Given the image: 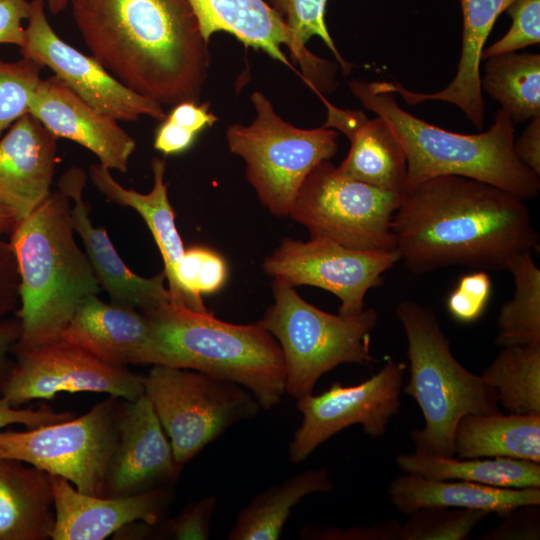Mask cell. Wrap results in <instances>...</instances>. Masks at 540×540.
I'll return each instance as SVG.
<instances>
[{
    "label": "cell",
    "instance_id": "cell-1",
    "mask_svg": "<svg viewBox=\"0 0 540 540\" xmlns=\"http://www.w3.org/2000/svg\"><path fill=\"white\" fill-rule=\"evenodd\" d=\"M395 250L414 273L453 265L506 270L539 249L526 201L491 184L439 176L405 192L392 219Z\"/></svg>",
    "mask_w": 540,
    "mask_h": 540
},
{
    "label": "cell",
    "instance_id": "cell-2",
    "mask_svg": "<svg viewBox=\"0 0 540 540\" xmlns=\"http://www.w3.org/2000/svg\"><path fill=\"white\" fill-rule=\"evenodd\" d=\"M92 56L163 105L198 103L210 54L187 0H69Z\"/></svg>",
    "mask_w": 540,
    "mask_h": 540
},
{
    "label": "cell",
    "instance_id": "cell-3",
    "mask_svg": "<svg viewBox=\"0 0 540 540\" xmlns=\"http://www.w3.org/2000/svg\"><path fill=\"white\" fill-rule=\"evenodd\" d=\"M71 199L61 190L10 233L19 276L16 311L21 335L13 349L59 340L80 303L101 290L93 267L74 237Z\"/></svg>",
    "mask_w": 540,
    "mask_h": 540
},
{
    "label": "cell",
    "instance_id": "cell-4",
    "mask_svg": "<svg viewBox=\"0 0 540 540\" xmlns=\"http://www.w3.org/2000/svg\"><path fill=\"white\" fill-rule=\"evenodd\" d=\"M349 87L400 142L407 163L406 192L427 180L455 175L491 184L524 201L538 196L539 175L517 158L514 122L502 108L486 132L461 134L417 118L403 110L392 93L373 91L368 82L352 80Z\"/></svg>",
    "mask_w": 540,
    "mask_h": 540
},
{
    "label": "cell",
    "instance_id": "cell-5",
    "mask_svg": "<svg viewBox=\"0 0 540 540\" xmlns=\"http://www.w3.org/2000/svg\"><path fill=\"white\" fill-rule=\"evenodd\" d=\"M149 323L155 365L202 372L237 383L262 409L285 394V364L277 340L257 323L232 324L212 312L166 303L142 312Z\"/></svg>",
    "mask_w": 540,
    "mask_h": 540
},
{
    "label": "cell",
    "instance_id": "cell-6",
    "mask_svg": "<svg viewBox=\"0 0 540 540\" xmlns=\"http://www.w3.org/2000/svg\"><path fill=\"white\" fill-rule=\"evenodd\" d=\"M395 312L407 339L410 379L403 392L415 400L425 421L410 434L415 452L454 456L459 420L468 414L498 413L496 390L453 356L433 309L403 300Z\"/></svg>",
    "mask_w": 540,
    "mask_h": 540
},
{
    "label": "cell",
    "instance_id": "cell-7",
    "mask_svg": "<svg viewBox=\"0 0 540 540\" xmlns=\"http://www.w3.org/2000/svg\"><path fill=\"white\" fill-rule=\"evenodd\" d=\"M274 303L257 324L278 342L285 364V393L300 399L313 393L323 374L345 363L368 365L371 333L377 325L374 308L350 316L325 312L273 280Z\"/></svg>",
    "mask_w": 540,
    "mask_h": 540
},
{
    "label": "cell",
    "instance_id": "cell-8",
    "mask_svg": "<svg viewBox=\"0 0 540 540\" xmlns=\"http://www.w3.org/2000/svg\"><path fill=\"white\" fill-rule=\"evenodd\" d=\"M251 101L256 117L248 126L227 128L229 150L245 161L247 180L262 205L276 217L289 216L309 172L336 154L339 133L331 128L293 126L275 113L261 92H254Z\"/></svg>",
    "mask_w": 540,
    "mask_h": 540
},
{
    "label": "cell",
    "instance_id": "cell-9",
    "mask_svg": "<svg viewBox=\"0 0 540 540\" xmlns=\"http://www.w3.org/2000/svg\"><path fill=\"white\" fill-rule=\"evenodd\" d=\"M144 393L182 466L261 409L252 393L237 383L167 365H153L144 376Z\"/></svg>",
    "mask_w": 540,
    "mask_h": 540
},
{
    "label": "cell",
    "instance_id": "cell-10",
    "mask_svg": "<svg viewBox=\"0 0 540 540\" xmlns=\"http://www.w3.org/2000/svg\"><path fill=\"white\" fill-rule=\"evenodd\" d=\"M124 401L109 395L79 417L26 431L0 430V459L20 460L65 478L82 493L104 496Z\"/></svg>",
    "mask_w": 540,
    "mask_h": 540
},
{
    "label": "cell",
    "instance_id": "cell-11",
    "mask_svg": "<svg viewBox=\"0 0 540 540\" xmlns=\"http://www.w3.org/2000/svg\"><path fill=\"white\" fill-rule=\"evenodd\" d=\"M403 196L346 177L325 160L304 179L289 216L311 238L357 250L390 251L395 250L392 219Z\"/></svg>",
    "mask_w": 540,
    "mask_h": 540
},
{
    "label": "cell",
    "instance_id": "cell-12",
    "mask_svg": "<svg viewBox=\"0 0 540 540\" xmlns=\"http://www.w3.org/2000/svg\"><path fill=\"white\" fill-rule=\"evenodd\" d=\"M405 371L404 362L389 359L361 383L345 386L335 382L319 395L297 399L302 420L289 442L290 462L306 460L321 444L352 425H361L371 437L384 435L400 410Z\"/></svg>",
    "mask_w": 540,
    "mask_h": 540
},
{
    "label": "cell",
    "instance_id": "cell-13",
    "mask_svg": "<svg viewBox=\"0 0 540 540\" xmlns=\"http://www.w3.org/2000/svg\"><path fill=\"white\" fill-rule=\"evenodd\" d=\"M400 260L396 250H357L327 238L301 242L285 237L265 258L263 271L289 286L308 285L336 295L338 314L364 309V297L383 282V274Z\"/></svg>",
    "mask_w": 540,
    "mask_h": 540
},
{
    "label": "cell",
    "instance_id": "cell-14",
    "mask_svg": "<svg viewBox=\"0 0 540 540\" xmlns=\"http://www.w3.org/2000/svg\"><path fill=\"white\" fill-rule=\"evenodd\" d=\"M13 367L2 396L13 407L58 393L96 392L133 401L144 394V376L112 366L83 349L57 340L30 349H13Z\"/></svg>",
    "mask_w": 540,
    "mask_h": 540
},
{
    "label": "cell",
    "instance_id": "cell-15",
    "mask_svg": "<svg viewBox=\"0 0 540 540\" xmlns=\"http://www.w3.org/2000/svg\"><path fill=\"white\" fill-rule=\"evenodd\" d=\"M45 0H31L22 57L49 67L57 78L91 107L117 121L142 115L163 121V106L126 87L93 56L62 40L48 22Z\"/></svg>",
    "mask_w": 540,
    "mask_h": 540
},
{
    "label": "cell",
    "instance_id": "cell-16",
    "mask_svg": "<svg viewBox=\"0 0 540 540\" xmlns=\"http://www.w3.org/2000/svg\"><path fill=\"white\" fill-rule=\"evenodd\" d=\"M187 1L207 42L213 33L225 31L297 72L281 49L286 45L291 58L301 65L302 79L308 86L319 92L333 87V64L299 46L283 17L264 0Z\"/></svg>",
    "mask_w": 540,
    "mask_h": 540
},
{
    "label": "cell",
    "instance_id": "cell-17",
    "mask_svg": "<svg viewBox=\"0 0 540 540\" xmlns=\"http://www.w3.org/2000/svg\"><path fill=\"white\" fill-rule=\"evenodd\" d=\"M182 467L145 393L136 400H125L104 496H129L168 486L178 478Z\"/></svg>",
    "mask_w": 540,
    "mask_h": 540
},
{
    "label": "cell",
    "instance_id": "cell-18",
    "mask_svg": "<svg viewBox=\"0 0 540 540\" xmlns=\"http://www.w3.org/2000/svg\"><path fill=\"white\" fill-rule=\"evenodd\" d=\"M29 113L55 137L91 151L106 168L127 171L135 140L117 120L91 107L56 76L40 80Z\"/></svg>",
    "mask_w": 540,
    "mask_h": 540
},
{
    "label": "cell",
    "instance_id": "cell-19",
    "mask_svg": "<svg viewBox=\"0 0 540 540\" xmlns=\"http://www.w3.org/2000/svg\"><path fill=\"white\" fill-rule=\"evenodd\" d=\"M55 526L53 540H103L137 521L156 526L171 494L168 486L122 497L88 495L51 475Z\"/></svg>",
    "mask_w": 540,
    "mask_h": 540
},
{
    "label": "cell",
    "instance_id": "cell-20",
    "mask_svg": "<svg viewBox=\"0 0 540 540\" xmlns=\"http://www.w3.org/2000/svg\"><path fill=\"white\" fill-rule=\"evenodd\" d=\"M86 178L83 169L72 167L59 179L58 189L73 201L71 217L74 231L83 242L101 289L109 294L111 303L141 312L171 303L163 271L152 278L135 274L117 253L106 230L93 226L83 200Z\"/></svg>",
    "mask_w": 540,
    "mask_h": 540
},
{
    "label": "cell",
    "instance_id": "cell-21",
    "mask_svg": "<svg viewBox=\"0 0 540 540\" xmlns=\"http://www.w3.org/2000/svg\"><path fill=\"white\" fill-rule=\"evenodd\" d=\"M56 152L57 137L30 113L0 138V205L17 222L31 215L51 194Z\"/></svg>",
    "mask_w": 540,
    "mask_h": 540
},
{
    "label": "cell",
    "instance_id": "cell-22",
    "mask_svg": "<svg viewBox=\"0 0 540 540\" xmlns=\"http://www.w3.org/2000/svg\"><path fill=\"white\" fill-rule=\"evenodd\" d=\"M59 340L112 366L156 364L146 316L139 310L90 295L77 307Z\"/></svg>",
    "mask_w": 540,
    "mask_h": 540
},
{
    "label": "cell",
    "instance_id": "cell-23",
    "mask_svg": "<svg viewBox=\"0 0 540 540\" xmlns=\"http://www.w3.org/2000/svg\"><path fill=\"white\" fill-rule=\"evenodd\" d=\"M459 1L463 21L461 56L456 75L445 88L434 93H419L396 82H368V85L376 92L398 93L410 105L427 100L453 104L481 130L485 108L480 77L481 54L498 16L515 0Z\"/></svg>",
    "mask_w": 540,
    "mask_h": 540
},
{
    "label": "cell",
    "instance_id": "cell-24",
    "mask_svg": "<svg viewBox=\"0 0 540 540\" xmlns=\"http://www.w3.org/2000/svg\"><path fill=\"white\" fill-rule=\"evenodd\" d=\"M327 111L322 127L342 132L350 141L347 157L337 166L346 177L382 190L405 194L407 163L404 150L379 116L369 119L361 110L341 109L319 92Z\"/></svg>",
    "mask_w": 540,
    "mask_h": 540
},
{
    "label": "cell",
    "instance_id": "cell-25",
    "mask_svg": "<svg viewBox=\"0 0 540 540\" xmlns=\"http://www.w3.org/2000/svg\"><path fill=\"white\" fill-rule=\"evenodd\" d=\"M151 168L154 183L152 190L146 194L124 188L114 179L110 169L100 163L90 166L89 178L109 201L119 206L133 208L143 218L163 259V272L168 282L171 304L194 310L177 277L178 266L185 249L168 199V184L164 179L166 162L155 157L152 159Z\"/></svg>",
    "mask_w": 540,
    "mask_h": 540
},
{
    "label": "cell",
    "instance_id": "cell-26",
    "mask_svg": "<svg viewBox=\"0 0 540 540\" xmlns=\"http://www.w3.org/2000/svg\"><path fill=\"white\" fill-rule=\"evenodd\" d=\"M388 495L403 514L436 506L478 509L504 516L517 508L540 504V488H500L412 473H404L392 480Z\"/></svg>",
    "mask_w": 540,
    "mask_h": 540
},
{
    "label": "cell",
    "instance_id": "cell-27",
    "mask_svg": "<svg viewBox=\"0 0 540 540\" xmlns=\"http://www.w3.org/2000/svg\"><path fill=\"white\" fill-rule=\"evenodd\" d=\"M55 526L50 474L25 462L0 459V540L52 539Z\"/></svg>",
    "mask_w": 540,
    "mask_h": 540
},
{
    "label": "cell",
    "instance_id": "cell-28",
    "mask_svg": "<svg viewBox=\"0 0 540 540\" xmlns=\"http://www.w3.org/2000/svg\"><path fill=\"white\" fill-rule=\"evenodd\" d=\"M454 456L540 463V415L468 414L455 429Z\"/></svg>",
    "mask_w": 540,
    "mask_h": 540
},
{
    "label": "cell",
    "instance_id": "cell-29",
    "mask_svg": "<svg viewBox=\"0 0 540 540\" xmlns=\"http://www.w3.org/2000/svg\"><path fill=\"white\" fill-rule=\"evenodd\" d=\"M334 489L325 467L309 469L257 493L237 515L229 540L280 539L292 509L306 496Z\"/></svg>",
    "mask_w": 540,
    "mask_h": 540
},
{
    "label": "cell",
    "instance_id": "cell-30",
    "mask_svg": "<svg viewBox=\"0 0 540 540\" xmlns=\"http://www.w3.org/2000/svg\"><path fill=\"white\" fill-rule=\"evenodd\" d=\"M404 473L440 480H462L500 488H540V463L513 458H466L400 453Z\"/></svg>",
    "mask_w": 540,
    "mask_h": 540
},
{
    "label": "cell",
    "instance_id": "cell-31",
    "mask_svg": "<svg viewBox=\"0 0 540 540\" xmlns=\"http://www.w3.org/2000/svg\"><path fill=\"white\" fill-rule=\"evenodd\" d=\"M481 80L513 122L540 116V55L510 52L486 59Z\"/></svg>",
    "mask_w": 540,
    "mask_h": 540
},
{
    "label": "cell",
    "instance_id": "cell-32",
    "mask_svg": "<svg viewBox=\"0 0 540 540\" xmlns=\"http://www.w3.org/2000/svg\"><path fill=\"white\" fill-rule=\"evenodd\" d=\"M481 376L510 413L540 415V344L502 347Z\"/></svg>",
    "mask_w": 540,
    "mask_h": 540
},
{
    "label": "cell",
    "instance_id": "cell-33",
    "mask_svg": "<svg viewBox=\"0 0 540 540\" xmlns=\"http://www.w3.org/2000/svg\"><path fill=\"white\" fill-rule=\"evenodd\" d=\"M506 270L513 276L515 290L500 310L495 344H540V269L531 252H524L513 257Z\"/></svg>",
    "mask_w": 540,
    "mask_h": 540
},
{
    "label": "cell",
    "instance_id": "cell-34",
    "mask_svg": "<svg viewBox=\"0 0 540 540\" xmlns=\"http://www.w3.org/2000/svg\"><path fill=\"white\" fill-rule=\"evenodd\" d=\"M490 513L452 507H423L400 526L397 540H465Z\"/></svg>",
    "mask_w": 540,
    "mask_h": 540
},
{
    "label": "cell",
    "instance_id": "cell-35",
    "mask_svg": "<svg viewBox=\"0 0 540 540\" xmlns=\"http://www.w3.org/2000/svg\"><path fill=\"white\" fill-rule=\"evenodd\" d=\"M43 65L22 57L8 62L0 58V136L29 113V103L40 80Z\"/></svg>",
    "mask_w": 540,
    "mask_h": 540
},
{
    "label": "cell",
    "instance_id": "cell-36",
    "mask_svg": "<svg viewBox=\"0 0 540 540\" xmlns=\"http://www.w3.org/2000/svg\"><path fill=\"white\" fill-rule=\"evenodd\" d=\"M177 277L194 310L208 312L201 295L214 293L224 285L227 267L218 253L207 247L194 246L185 250Z\"/></svg>",
    "mask_w": 540,
    "mask_h": 540
},
{
    "label": "cell",
    "instance_id": "cell-37",
    "mask_svg": "<svg viewBox=\"0 0 540 540\" xmlns=\"http://www.w3.org/2000/svg\"><path fill=\"white\" fill-rule=\"evenodd\" d=\"M273 8L283 17L299 46L305 47L313 36L321 38L336 57L344 73L352 64L338 52L325 23L327 0H271Z\"/></svg>",
    "mask_w": 540,
    "mask_h": 540
},
{
    "label": "cell",
    "instance_id": "cell-38",
    "mask_svg": "<svg viewBox=\"0 0 540 540\" xmlns=\"http://www.w3.org/2000/svg\"><path fill=\"white\" fill-rule=\"evenodd\" d=\"M505 11L512 24L503 37L483 49L481 60L516 52L540 42V0H515Z\"/></svg>",
    "mask_w": 540,
    "mask_h": 540
},
{
    "label": "cell",
    "instance_id": "cell-39",
    "mask_svg": "<svg viewBox=\"0 0 540 540\" xmlns=\"http://www.w3.org/2000/svg\"><path fill=\"white\" fill-rule=\"evenodd\" d=\"M491 280L486 271L463 275L450 292L446 306L458 322L473 323L484 313L491 295Z\"/></svg>",
    "mask_w": 540,
    "mask_h": 540
},
{
    "label": "cell",
    "instance_id": "cell-40",
    "mask_svg": "<svg viewBox=\"0 0 540 540\" xmlns=\"http://www.w3.org/2000/svg\"><path fill=\"white\" fill-rule=\"evenodd\" d=\"M217 506L215 496H207L187 505L178 515L163 522L155 538L173 540H207Z\"/></svg>",
    "mask_w": 540,
    "mask_h": 540
},
{
    "label": "cell",
    "instance_id": "cell-41",
    "mask_svg": "<svg viewBox=\"0 0 540 540\" xmlns=\"http://www.w3.org/2000/svg\"><path fill=\"white\" fill-rule=\"evenodd\" d=\"M400 523L390 519L371 526H356L347 529L339 527H305L302 539L320 540H397Z\"/></svg>",
    "mask_w": 540,
    "mask_h": 540
},
{
    "label": "cell",
    "instance_id": "cell-42",
    "mask_svg": "<svg viewBox=\"0 0 540 540\" xmlns=\"http://www.w3.org/2000/svg\"><path fill=\"white\" fill-rule=\"evenodd\" d=\"M20 276L9 241L0 239V320L16 310L20 302Z\"/></svg>",
    "mask_w": 540,
    "mask_h": 540
},
{
    "label": "cell",
    "instance_id": "cell-43",
    "mask_svg": "<svg viewBox=\"0 0 540 540\" xmlns=\"http://www.w3.org/2000/svg\"><path fill=\"white\" fill-rule=\"evenodd\" d=\"M73 417L70 412H57L48 406L39 409L13 407L7 399L0 396V430L12 424H23L28 428L50 424Z\"/></svg>",
    "mask_w": 540,
    "mask_h": 540
},
{
    "label": "cell",
    "instance_id": "cell-44",
    "mask_svg": "<svg viewBox=\"0 0 540 540\" xmlns=\"http://www.w3.org/2000/svg\"><path fill=\"white\" fill-rule=\"evenodd\" d=\"M30 12L28 0H0V44L16 45L25 43L26 35L22 21Z\"/></svg>",
    "mask_w": 540,
    "mask_h": 540
},
{
    "label": "cell",
    "instance_id": "cell-45",
    "mask_svg": "<svg viewBox=\"0 0 540 540\" xmlns=\"http://www.w3.org/2000/svg\"><path fill=\"white\" fill-rule=\"evenodd\" d=\"M208 103L185 101L174 105L166 119L198 134L206 126H212L217 117L208 111Z\"/></svg>",
    "mask_w": 540,
    "mask_h": 540
},
{
    "label": "cell",
    "instance_id": "cell-46",
    "mask_svg": "<svg viewBox=\"0 0 540 540\" xmlns=\"http://www.w3.org/2000/svg\"><path fill=\"white\" fill-rule=\"evenodd\" d=\"M196 135L165 118L157 128L154 148L165 155L178 154L190 148Z\"/></svg>",
    "mask_w": 540,
    "mask_h": 540
},
{
    "label": "cell",
    "instance_id": "cell-47",
    "mask_svg": "<svg viewBox=\"0 0 540 540\" xmlns=\"http://www.w3.org/2000/svg\"><path fill=\"white\" fill-rule=\"evenodd\" d=\"M517 158L540 176V116L532 118L521 136L514 140Z\"/></svg>",
    "mask_w": 540,
    "mask_h": 540
},
{
    "label": "cell",
    "instance_id": "cell-48",
    "mask_svg": "<svg viewBox=\"0 0 540 540\" xmlns=\"http://www.w3.org/2000/svg\"><path fill=\"white\" fill-rule=\"evenodd\" d=\"M510 518L492 529L483 539H539V525L536 518L515 514V510L506 514ZM505 516V515H504Z\"/></svg>",
    "mask_w": 540,
    "mask_h": 540
},
{
    "label": "cell",
    "instance_id": "cell-49",
    "mask_svg": "<svg viewBox=\"0 0 540 540\" xmlns=\"http://www.w3.org/2000/svg\"><path fill=\"white\" fill-rule=\"evenodd\" d=\"M21 335V326L18 318H5L0 320V396L7 382L13 361L9 355Z\"/></svg>",
    "mask_w": 540,
    "mask_h": 540
},
{
    "label": "cell",
    "instance_id": "cell-50",
    "mask_svg": "<svg viewBox=\"0 0 540 540\" xmlns=\"http://www.w3.org/2000/svg\"><path fill=\"white\" fill-rule=\"evenodd\" d=\"M17 223L14 215L0 205V235L10 234Z\"/></svg>",
    "mask_w": 540,
    "mask_h": 540
},
{
    "label": "cell",
    "instance_id": "cell-51",
    "mask_svg": "<svg viewBox=\"0 0 540 540\" xmlns=\"http://www.w3.org/2000/svg\"><path fill=\"white\" fill-rule=\"evenodd\" d=\"M53 13L61 12L68 5L69 0H45Z\"/></svg>",
    "mask_w": 540,
    "mask_h": 540
}]
</instances>
